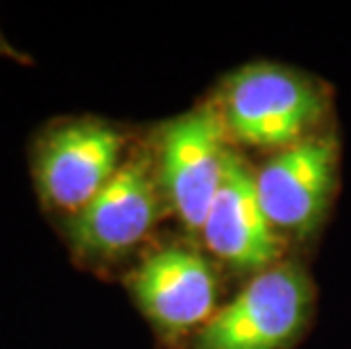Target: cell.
Masks as SVG:
<instances>
[{"label":"cell","mask_w":351,"mask_h":349,"mask_svg":"<svg viewBox=\"0 0 351 349\" xmlns=\"http://www.w3.org/2000/svg\"><path fill=\"white\" fill-rule=\"evenodd\" d=\"M159 213V184L150 163L127 159L114 180L71 218V248L82 261H116L147 239Z\"/></svg>","instance_id":"5"},{"label":"cell","mask_w":351,"mask_h":349,"mask_svg":"<svg viewBox=\"0 0 351 349\" xmlns=\"http://www.w3.org/2000/svg\"><path fill=\"white\" fill-rule=\"evenodd\" d=\"M127 284L134 302L163 336H182L218 313V277L195 250H156L141 261Z\"/></svg>","instance_id":"6"},{"label":"cell","mask_w":351,"mask_h":349,"mask_svg":"<svg viewBox=\"0 0 351 349\" xmlns=\"http://www.w3.org/2000/svg\"><path fill=\"white\" fill-rule=\"evenodd\" d=\"M161 186L191 232H202L225 177V121L213 107L175 118L161 132Z\"/></svg>","instance_id":"4"},{"label":"cell","mask_w":351,"mask_h":349,"mask_svg":"<svg viewBox=\"0 0 351 349\" xmlns=\"http://www.w3.org/2000/svg\"><path fill=\"white\" fill-rule=\"evenodd\" d=\"M311 309L308 274L295 263L270 265L202 326L195 349H288Z\"/></svg>","instance_id":"1"},{"label":"cell","mask_w":351,"mask_h":349,"mask_svg":"<svg viewBox=\"0 0 351 349\" xmlns=\"http://www.w3.org/2000/svg\"><path fill=\"white\" fill-rule=\"evenodd\" d=\"M202 236L215 256L238 270H265L279 256V239L261 209L254 173L234 152Z\"/></svg>","instance_id":"8"},{"label":"cell","mask_w":351,"mask_h":349,"mask_svg":"<svg viewBox=\"0 0 351 349\" xmlns=\"http://www.w3.org/2000/svg\"><path fill=\"white\" fill-rule=\"evenodd\" d=\"M125 139L98 118L57 125L39 141L34 180L48 209L77 215L123 168Z\"/></svg>","instance_id":"3"},{"label":"cell","mask_w":351,"mask_h":349,"mask_svg":"<svg viewBox=\"0 0 351 349\" xmlns=\"http://www.w3.org/2000/svg\"><path fill=\"white\" fill-rule=\"evenodd\" d=\"M335 145L304 139L272 157L254 175L261 209L274 232L308 236L319 227L335 189Z\"/></svg>","instance_id":"7"},{"label":"cell","mask_w":351,"mask_h":349,"mask_svg":"<svg viewBox=\"0 0 351 349\" xmlns=\"http://www.w3.org/2000/svg\"><path fill=\"white\" fill-rule=\"evenodd\" d=\"M319 88L281 66H247L227 82L222 121L238 141L256 147H290L324 116Z\"/></svg>","instance_id":"2"},{"label":"cell","mask_w":351,"mask_h":349,"mask_svg":"<svg viewBox=\"0 0 351 349\" xmlns=\"http://www.w3.org/2000/svg\"><path fill=\"white\" fill-rule=\"evenodd\" d=\"M0 57H10V59H14V62H19V64H29V57L23 55V53H19V50L5 39L3 32H0Z\"/></svg>","instance_id":"9"}]
</instances>
